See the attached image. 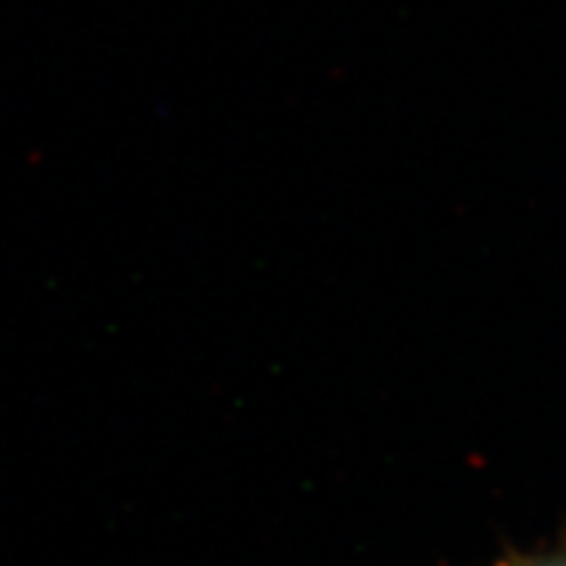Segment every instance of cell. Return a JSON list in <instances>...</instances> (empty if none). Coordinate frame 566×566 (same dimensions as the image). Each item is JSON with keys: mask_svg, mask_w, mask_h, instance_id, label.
Segmentation results:
<instances>
[{"mask_svg": "<svg viewBox=\"0 0 566 566\" xmlns=\"http://www.w3.org/2000/svg\"><path fill=\"white\" fill-rule=\"evenodd\" d=\"M525 566H566V558H543V562H533Z\"/></svg>", "mask_w": 566, "mask_h": 566, "instance_id": "1", "label": "cell"}]
</instances>
